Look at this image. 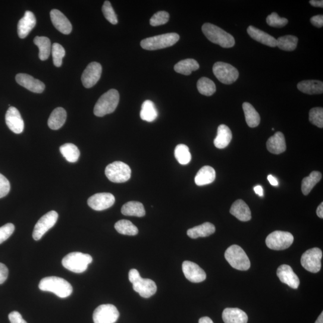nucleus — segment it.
Returning a JSON list of instances; mask_svg holds the SVG:
<instances>
[{
    "mask_svg": "<svg viewBox=\"0 0 323 323\" xmlns=\"http://www.w3.org/2000/svg\"><path fill=\"white\" fill-rule=\"evenodd\" d=\"M39 287L41 290L49 291L61 298L70 296L73 292V287L67 281L57 277L44 278L40 281Z\"/></svg>",
    "mask_w": 323,
    "mask_h": 323,
    "instance_id": "f257e3e1",
    "label": "nucleus"
},
{
    "mask_svg": "<svg viewBox=\"0 0 323 323\" xmlns=\"http://www.w3.org/2000/svg\"><path fill=\"white\" fill-rule=\"evenodd\" d=\"M199 65L198 62L193 59H184L174 66V70L178 73L189 76L193 71L198 70Z\"/></svg>",
    "mask_w": 323,
    "mask_h": 323,
    "instance_id": "2f4dec72",
    "label": "nucleus"
},
{
    "mask_svg": "<svg viewBox=\"0 0 323 323\" xmlns=\"http://www.w3.org/2000/svg\"><path fill=\"white\" fill-rule=\"evenodd\" d=\"M226 260L232 267L240 271H247L250 268L249 257L242 248L238 245L229 247L225 253Z\"/></svg>",
    "mask_w": 323,
    "mask_h": 323,
    "instance_id": "423d86ee",
    "label": "nucleus"
},
{
    "mask_svg": "<svg viewBox=\"0 0 323 323\" xmlns=\"http://www.w3.org/2000/svg\"><path fill=\"white\" fill-rule=\"evenodd\" d=\"M179 39L180 36L178 34L167 33L144 39L141 42L140 45L143 49L147 51H156L172 46Z\"/></svg>",
    "mask_w": 323,
    "mask_h": 323,
    "instance_id": "20e7f679",
    "label": "nucleus"
},
{
    "mask_svg": "<svg viewBox=\"0 0 323 323\" xmlns=\"http://www.w3.org/2000/svg\"><path fill=\"white\" fill-rule=\"evenodd\" d=\"M230 212L240 221L247 222L252 219L250 209L242 199H238L233 203L230 209Z\"/></svg>",
    "mask_w": 323,
    "mask_h": 323,
    "instance_id": "5701e85b",
    "label": "nucleus"
},
{
    "mask_svg": "<svg viewBox=\"0 0 323 323\" xmlns=\"http://www.w3.org/2000/svg\"><path fill=\"white\" fill-rule=\"evenodd\" d=\"M115 197L110 193H99L93 194L87 200V204L95 211H102L114 205Z\"/></svg>",
    "mask_w": 323,
    "mask_h": 323,
    "instance_id": "4468645a",
    "label": "nucleus"
},
{
    "mask_svg": "<svg viewBox=\"0 0 323 323\" xmlns=\"http://www.w3.org/2000/svg\"><path fill=\"white\" fill-rule=\"evenodd\" d=\"M34 43L39 49V58L42 61L47 60L52 50L51 40L46 37L37 36Z\"/></svg>",
    "mask_w": 323,
    "mask_h": 323,
    "instance_id": "72a5a7b5",
    "label": "nucleus"
},
{
    "mask_svg": "<svg viewBox=\"0 0 323 323\" xmlns=\"http://www.w3.org/2000/svg\"><path fill=\"white\" fill-rule=\"evenodd\" d=\"M268 180L272 185V186H278V181L275 177L272 175H269L268 176Z\"/></svg>",
    "mask_w": 323,
    "mask_h": 323,
    "instance_id": "6e6d98bb",
    "label": "nucleus"
},
{
    "mask_svg": "<svg viewBox=\"0 0 323 323\" xmlns=\"http://www.w3.org/2000/svg\"><path fill=\"white\" fill-rule=\"evenodd\" d=\"M310 5L313 7L321 8L323 7V1L322 0H311L309 2Z\"/></svg>",
    "mask_w": 323,
    "mask_h": 323,
    "instance_id": "5fc2aeb1",
    "label": "nucleus"
},
{
    "mask_svg": "<svg viewBox=\"0 0 323 323\" xmlns=\"http://www.w3.org/2000/svg\"><path fill=\"white\" fill-rule=\"evenodd\" d=\"M243 109L248 126L250 128H256L259 126L260 122V115L254 106L249 102H244L243 104Z\"/></svg>",
    "mask_w": 323,
    "mask_h": 323,
    "instance_id": "473e14b6",
    "label": "nucleus"
},
{
    "mask_svg": "<svg viewBox=\"0 0 323 323\" xmlns=\"http://www.w3.org/2000/svg\"><path fill=\"white\" fill-rule=\"evenodd\" d=\"M322 251L318 248H312L304 253L301 257V265L312 273H317L321 267Z\"/></svg>",
    "mask_w": 323,
    "mask_h": 323,
    "instance_id": "9d476101",
    "label": "nucleus"
},
{
    "mask_svg": "<svg viewBox=\"0 0 323 323\" xmlns=\"http://www.w3.org/2000/svg\"><path fill=\"white\" fill-rule=\"evenodd\" d=\"M309 120L312 125L319 128L323 127V109L321 107L313 108L309 111Z\"/></svg>",
    "mask_w": 323,
    "mask_h": 323,
    "instance_id": "37998d69",
    "label": "nucleus"
},
{
    "mask_svg": "<svg viewBox=\"0 0 323 323\" xmlns=\"http://www.w3.org/2000/svg\"><path fill=\"white\" fill-rule=\"evenodd\" d=\"M119 93L117 90L112 89L100 97L94 106L96 117H103L115 111L119 104Z\"/></svg>",
    "mask_w": 323,
    "mask_h": 323,
    "instance_id": "7ed1b4c3",
    "label": "nucleus"
},
{
    "mask_svg": "<svg viewBox=\"0 0 323 323\" xmlns=\"http://www.w3.org/2000/svg\"><path fill=\"white\" fill-rule=\"evenodd\" d=\"M105 174L108 179L114 183H125L130 179L131 169L125 163L116 161L106 166Z\"/></svg>",
    "mask_w": 323,
    "mask_h": 323,
    "instance_id": "0eeeda50",
    "label": "nucleus"
},
{
    "mask_svg": "<svg viewBox=\"0 0 323 323\" xmlns=\"http://www.w3.org/2000/svg\"><path fill=\"white\" fill-rule=\"evenodd\" d=\"M36 25V18L33 12L26 11L24 17L19 21L18 33L21 39H25Z\"/></svg>",
    "mask_w": 323,
    "mask_h": 323,
    "instance_id": "aec40b11",
    "label": "nucleus"
},
{
    "mask_svg": "<svg viewBox=\"0 0 323 323\" xmlns=\"http://www.w3.org/2000/svg\"><path fill=\"white\" fill-rule=\"evenodd\" d=\"M50 15H51L52 24L56 29L64 34L71 33L72 25L70 21L61 12L57 9H53Z\"/></svg>",
    "mask_w": 323,
    "mask_h": 323,
    "instance_id": "412c9836",
    "label": "nucleus"
},
{
    "mask_svg": "<svg viewBox=\"0 0 323 323\" xmlns=\"http://www.w3.org/2000/svg\"><path fill=\"white\" fill-rule=\"evenodd\" d=\"M102 66L96 62H91L87 66L81 76V81L86 88L95 86L101 77Z\"/></svg>",
    "mask_w": 323,
    "mask_h": 323,
    "instance_id": "ddd939ff",
    "label": "nucleus"
},
{
    "mask_svg": "<svg viewBox=\"0 0 323 323\" xmlns=\"http://www.w3.org/2000/svg\"><path fill=\"white\" fill-rule=\"evenodd\" d=\"M293 235L288 232L277 231L269 234L266 239V246L271 250H283L293 244Z\"/></svg>",
    "mask_w": 323,
    "mask_h": 323,
    "instance_id": "6e6552de",
    "label": "nucleus"
},
{
    "mask_svg": "<svg viewBox=\"0 0 323 323\" xmlns=\"http://www.w3.org/2000/svg\"><path fill=\"white\" fill-rule=\"evenodd\" d=\"M169 15L167 12L160 11L153 15L150 20V24L153 27L162 26L169 21Z\"/></svg>",
    "mask_w": 323,
    "mask_h": 323,
    "instance_id": "a18cd8bd",
    "label": "nucleus"
},
{
    "mask_svg": "<svg viewBox=\"0 0 323 323\" xmlns=\"http://www.w3.org/2000/svg\"><path fill=\"white\" fill-rule=\"evenodd\" d=\"M310 23L316 27L321 28L323 26V16L322 15L314 16L310 18Z\"/></svg>",
    "mask_w": 323,
    "mask_h": 323,
    "instance_id": "603ef678",
    "label": "nucleus"
},
{
    "mask_svg": "<svg viewBox=\"0 0 323 323\" xmlns=\"http://www.w3.org/2000/svg\"><path fill=\"white\" fill-rule=\"evenodd\" d=\"M277 275L282 283L288 285L294 289H297L299 287V279L289 265H282L279 266Z\"/></svg>",
    "mask_w": 323,
    "mask_h": 323,
    "instance_id": "a211bd4d",
    "label": "nucleus"
},
{
    "mask_svg": "<svg viewBox=\"0 0 323 323\" xmlns=\"http://www.w3.org/2000/svg\"><path fill=\"white\" fill-rule=\"evenodd\" d=\"M58 219V214L55 211H50L41 218L34 229L33 233L34 240H40L47 232L54 227Z\"/></svg>",
    "mask_w": 323,
    "mask_h": 323,
    "instance_id": "f8f14e48",
    "label": "nucleus"
},
{
    "mask_svg": "<svg viewBox=\"0 0 323 323\" xmlns=\"http://www.w3.org/2000/svg\"><path fill=\"white\" fill-rule=\"evenodd\" d=\"M67 119V112L62 107L53 111L48 119V126L51 130H58L63 126Z\"/></svg>",
    "mask_w": 323,
    "mask_h": 323,
    "instance_id": "c756f323",
    "label": "nucleus"
},
{
    "mask_svg": "<svg viewBox=\"0 0 323 323\" xmlns=\"http://www.w3.org/2000/svg\"><path fill=\"white\" fill-rule=\"evenodd\" d=\"M174 155L178 163L183 165L189 164L192 159L189 147L184 144H179L175 147Z\"/></svg>",
    "mask_w": 323,
    "mask_h": 323,
    "instance_id": "a19ab883",
    "label": "nucleus"
},
{
    "mask_svg": "<svg viewBox=\"0 0 323 323\" xmlns=\"http://www.w3.org/2000/svg\"><path fill=\"white\" fill-rule=\"evenodd\" d=\"M16 81L21 86L34 93H42L45 89V84L29 74L20 73L16 76Z\"/></svg>",
    "mask_w": 323,
    "mask_h": 323,
    "instance_id": "f3484780",
    "label": "nucleus"
},
{
    "mask_svg": "<svg viewBox=\"0 0 323 323\" xmlns=\"http://www.w3.org/2000/svg\"><path fill=\"white\" fill-rule=\"evenodd\" d=\"M216 228L211 223L206 222L197 227L190 229L187 232L188 236L192 239H196L199 237H206L214 234Z\"/></svg>",
    "mask_w": 323,
    "mask_h": 323,
    "instance_id": "cd10ccee",
    "label": "nucleus"
},
{
    "mask_svg": "<svg viewBox=\"0 0 323 323\" xmlns=\"http://www.w3.org/2000/svg\"><path fill=\"white\" fill-rule=\"evenodd\" d=\"M102 11L106 20L112 24L116 25L118 23V17L113 8L111 2L105 1L102 6Z\"/></svg>",
    "mask_w": 323,
    "mask_h": 323,
    "instance_id": "c03bdc74",
    "label": "nucleus"
},
{
    "mask_svg": "<svg viewBox=\"0 0 323 323\" xmlns=\"http://www.w3.org/2000/svg\"><path fill=\"white\" fill-rule=\"evenodd\" d=\"M15 228V226L12 224H7L0 228V244L5 242L13 234Z\"/></svg>",
    "mask_w": 323,
    "mask_h": 323,
    "instance_id": "de8ad7c7",
    "label": "nucleus"
},
{
    "mask_svg": "<svg viewBox=\"0 0 323 323\" xmlns=\"http://www.w3.org/2000/svg\"><path fill=\"white\" fill-rule=\"evenodd\" d=\"M122 214L127 216H136V217L142 218L146 214L143 203L137 201L128 202L122 207Z\"/></svg>",
    "mask_w": 323,
    "mask_h": 323,
    "instance_id": "7c9ffc66",
    "label": "nucleus"
},
{
    "mask_svg": "<svg viewBox=\"0 0 323 323\" xmlns=\"http://www.w3.org/2000/svg\"><path fill=\"white\" fill-rule=\"evenodd\" d=\"M297 88L300 92L309 95L321 94L323 92V83L318 80H304L298 83Z\"/></svg>",
    "mask_w": 323,
    "mask_h": 323,
    "instance_id": "c85d7f7f",
    "label": "nucleus"
},
{
    "mask_svg": "<svg viewBox=\"0 0 323 323\" xmlns=\"http://www.w3.org/2000/svg\"><path fill=\"white\" fill-rule=\"evenodd\" d=\"M288 22L286 18L279 17V15L275 12H273L266 18V23L269 26L275 28L283 27L286 26Z\"/></svg>",
    "mask_w": 323,
    "mask_h": 323,
    "instance_id": "49530a36",
    "label": "nucleus"
},
{
    "mask_svg": "<svg viewBox=\"0 0 323 323\" xmlns=\"http://www.w3.org/2000/svg\"><path fill=\"white\" fill-rule=\"evenodd\" d=\"M233 139L230 128L227 125H221L218 127V134L214 140V146L218 149L226 148L230 144Z\"/></svg>",
    "mask_w": 323,
    "mask_h": 323,
    "instance_id": "a878e982",
    "label": "nucleus"
},
{
    "mask_svg": "<svg viewBox=\"0 0 323 323\" xmlns=\"http://www.w3.org/2000/svg\"><path fill=\"white\" fill-rule=\"evenodd\" d=\"M298 43V39L294 36H285L277 40V46L284 51H293L295 50Z\"/></svg>",
    "mask_w": 323,
    "mask_h": 323,
    "instance_id": "ea45409f",
    "label": "nucleus"
},
{
    "mask_svg": "<svg viewBox=\"0 0 323 323\" xmlns=\"http://www.w3.org/2000/svg\"><path fill=\"white\" fill-rule=\"evenodd\" d=\"M9 270L5 265L0 263V284H3L7 280Z\"/></svg>",
    "mask_w": 323,
    "mask_h": 323,
    "instance_id": "3c124183",
    "label": "nucleus"
},
{
    "mask_svg": "<svg viewBox=\"0 0 323 323\" xmlns=\"http://www.w3.org/2000/svg\"><path fill=\"white\" fill-rule=\"evenodd\" d=\"M62 156L69 162H76L79 159L80 153L77 147L72 143H66L59 148Z\"/></svg>",
    "mask_w": 323,
    "mask_h": 323,
    "instance_id": "e433bc0d",
    "label": "nucleus"
},
{
    "mask_svg": "<svg viewBox=\"0 0 323 323\" xmlns=\"http://www.w3.org/2000/svg\"><path fill=\"white\" fill-rule=\"evenodd\" d=\"M213 73L221 83L231 84L239 77V72L233 65L223 62H218L213 65Z\"/></svg>",
    "mask_w": 323,
    "mask_h": 323,
    "instance_id": "1a4fd4ad",
    "label": "nucleus"
},
{
    "mask_svg": "<svg viewBox=\"0 0 323 323\" xmlns=\"http://www.w3.org/2000/svg\"><path fill=\"white\" fill-rule=\"evenodd\" d=\"M119 317V310L112 304H104L97 307L93 313L94 323H115Z\"/></svg>",
    "mask_w": 323,
    "mask_h": 323,
    "instance_id": "9b49d317",
    "label": "nucleus"
},
{
    "mask_svg": "<svg viewBox=\"0 0 323 323\" xmlns=\"http://www.w3.org/2000/svg\"><path fill=\"white\" fill-rule=\"evenodd\" d=\"M115 230L119 234L134 236L139 233V230L133 223L127 220L118 221L115 225Z\"/></svg>",
    "mask_w": 323,
    "mask_h": 323,
    "instance_id": "58836bf2",
    "label": "nucleus"
},
{
    "mask_svg": "<svg viewBox=\"0 0 323 323\" xmlns=\"http://www.w3.org/2000/svg\"><path fill=\"white\" fill-rule=\"evenodd\" d=\"M322 175L318 171H313L308 177L304 178L302 181V192L304 195H308L316 184L321 180Z\"/></svg>",
    "mask_w": 323,
    "mask_h": 323,
    "instance_id": "c9c22d12",
    "label": "nucleus"
},
{
    "mask_svg": "<svg viewBox=\"0 0 323 323\" xmlns=\"http://www.w3.org/2000/svg\"><path fill=\"white\" fill-rule=\"evenodd\" d=\"M247 33L253 39L263 45L272 47V48L277 46V39L258 28L250 26L247 28Z\"/></svg>",
    "mask_w": 323,
    "mask_h": 323,
    "instance_id": "b1692460",
    "label": "nucleus"
},
{
    "mask_svg": "<svg viewBox=\"0 0 323 323\" xmlns=\"http://www.w3.org/2000/svg\"><path fill=\"white\" fill-rule=\"evenodd\" d=\"M216 179V171L214 169L210 166H204L199 169L194 178L197 186H202L211 184Z\"/></svg>",
    "mask_w": 323,
    "mask_h": 323,
    "instance_id": "bb28decb",
    "label": "nucleus"
},
{
    "mask_svg": "<svg viewBox=\"0 0 323 323\" xmlns=\"http://www.w3.org/2000/svg\"><path fill=\"white\" fill-rule=\"evenodd\" d=\"M266 147L268 151L272 154L279 155L284 153L286 150V143L284 134L277 132L274 136L269 138Z\"/></svg>",
    "mask_w": 323,
    "mask_h": 323,
    "instance_id": "4be33fe9",
    "label": "nucleus"
},
{
    "mask_svg": "<svg viewBox=\"0 0 323 323\" xmlns=\"http://www.w3.org/2000/svg\"><path fill=\"white\" fill-rule=\"evenodd\" d=\"M141 277L140 273L136 269H132L129 272V280L132 284Z\"/></svg>",
    "mask_w": 323,
    "mask_h": 323,
    "instance_id": "864d4df0",
    "label": "nucleus"
},
{
    "mask_svg": "<svg viewBox=\"0 0 323 323\" xmlns=\"http://www.w3.org/2000/svg\"><path fill=\"white\" fill-rule=\"evenodd\" d=\"M52 53L53 64L57 67H60L62 64V59L65 55V51L63 47L59 43H54L52 46Z\"/></svg>",
    "mask_w": 323,
    "mask_h": 323,
    "instance_id": "79ce46f5",
    "label": "nucleus"
},
{
    "mask_svg": "<svg viewBox=\"0 0 323 323\" xmlns=\"http://www.w3.org/2000/svg\"><path fill=\"white\" fill-rule=\"evenodd\" d=\"M92 256L80 252L69 253L62 260V264L68 270L74 273H82L86 271L92 262Z\"/></svg>",
    "mask_w": 323,
    "mask_h": 323,
    "instance_id": "39448f33",
    "label": "nucleus"
},
{
    "mask_svg": "<svg viewBox=\"0 0 323 323\" xmlns=\"http://www.w3.org/2000/svg\"><path fill=\"white\" fill-rule=\"evenodd\" d=\"M202 31L210 42L217 44L222 48H231L235 45L234 37L215 25L209 23L203 24Z\"/></svg>",
    "mask_w": 323,
    "mask_h": 323,
    "instance_id": "f03ea898",
    "label": "nucleus"
},
{
    "mask_svg": "<svg viewBox=\"0 0 323 323\" xmlns=\"http://www.w3.org/2000/svg\"><path fill=\"white\" fill-rule=\"evenodd\" d=\"M197 88L200 94L208 96L212 95L216 91V86L214 81L206 77L200 78L197 81Z\"/></svg>",
    "mask_w": 323,
    "mask_h": 323,
    "instance_id": "4c0bfd02",
    "label": "nucleus"
},
{
    "mask_svg": "<svg viewBox=\"0 0 323 323\" xmlns=\"http://www.w3.org/2000/svg\"><path fill=\"white\" fill-rule=\"evenodd\" d=\"M316 214L318 216L319 218H323V203L321 202V204L318 206L317 209H316Z\"/></svg>",
    "mask_w": 323,
    "mask_h": 323,
    "instance_id": "13d9d810",
    "label": "nucleus"
},
{
    "mask_svg": "<svg viewBox=\"0 0 323 323\" xmlns=\"http://www.w3.org/2000/svg\"><path fill=\"white\" fill-rule=\"evenodd\" d=\"M9 319L11 323H27L23 318L21 313L17 311H14L9 313Z\"/></svg>",
    "mask_w": 323,
    "mask_h": 323,
    "instance_id": "8fccbe9b",
    "label": "nucleus"
},
{
    "mask_svg": "<svg viewBox=\"0 0 323 323\" xmlns=\"http://www.w3.org/2000/svg\"><path fill=\"white\" fill-rule=\"evenodd\" d=\"M222 318L225 323H247V313L239 308H228L224 309Z\"/></svg>",
    "mask_w": 323,
    "mask_h": 323,
    "instance_id": "393cba45",
    "label": "nucleus"
},
{
    "mask_svg": "<svg viewBox=\"0 0 323 323\" xmlns=\"http://www.w3.org/2000/svg\"><path fill=\"white\" fill-rule=\"evenodd\" d=\"M133 289L141 296L144 298H149L156 293V284L150 279H144L140 277L133 283Z\"/></svg>",
    "mask_w": 323,
    "mask_h": 323,
    "instance_id": "6ab92c4d",
    "label": "nucleus"
},
{
    "mask_svg": "<svg viewBox=\"0 0 323 323\" xmlns=\"http://www.w3.org/2000/svg\"><path fill=\"white\" fill-rule=\"evenodd\" d=\"M315 323H323V312L321 313V314L319 315L317 319H316Z\"/></svg>",
    "mask_w": 323,
    "mask_h": 323,
    "instance_id": "052dcab7",
    "label": "nucleus"
},
{
    "mask_svg": "<svg viewBox=\"0 0 323 323\" xmlns=\"http://www.w3.org/2000/svg\"><path fill=\"white\" fill-rule=\"evenodd\" d=\"M199 323H214L212 321V319L208 316H203V317L200 318L199 320Z\"/></svg>",
    "mask_w": 323,
    "mask_h": 323,
    "instance_id": "bf43d9fd",
    "label": "nucleus"
},
{
    "mask_svg": "<svg viewBox=\"0 0 323 323\" xmlns=\"http://www.w3.org/2000/svg\"><path fill=\"white\" fill-rule=\"evenodd\" d=\"M158 113L155 103L150 100H146L143 103L140 112V118L143 121L152 122L158 118Z\"/></svg>",
    "mask_w": 323,
    "mask_h": 323,
    "instance_id": "f704fd0d",
    "label": "nucleus"
},
{
    "mask_svg": "<svg viewBox=\"0 0 323 323\" xmlns=\"http://www.w3.org/2000/svg\"><path fill=\"white\" fill-rule=\"evenodd\" d=\"M11 190L10 182L4 175L0 174V198L7 196Z\"/></svg>",
    "mask_w": 323,
    "mask_h": 323,
    "instance_id": "09e8293b",
    "label": "nucleus"
},
{
    "mask_svg": "<svg viewBox=\"0 0 323 323\" xmlns=\"http://www.w3.org/2000/svg\"><path fill=\"white\" fill-rule=\"evenodd\" d=\"M6 122L9 129L15 134L23 133L24 122L20 112L14 106H11L6 115Z\"/></svg>",
    "mask_w": 323,
    "mask_h": 323,
    "instance_id": "dca6fc26",
    "label": "nucleus"
},
{
    "mask_svg": "<svg viewBox=\"0 0 323 323\" xmlns=\"http://www.w3.org/2000/svg\"><path fill=\"white\" fill-rule=\"evenodd\" d=\"M254 190H255V193L259 196H263V187L261 186H260V185H258V186L254 187Z\"/></svg>",
    "mask_w": 323,
    "mask_h": 323,
    "instance_id": "4d7b16f0",
    "label": "nucleus"
},
{
    "mask_svg": "<svg viewBox=\"0 0 323 323\" xmlns=\"http://www.w3.org/2000/svg\"><path fill=\"white\" fill-rule=\"evenodd\" d=\"M182 270L188 280L192 283H201L205 280L206 273L195 263L184 261L182 264Z\"/></svg>",
    "mask_w": 323,
    "mask_h": 323,
    "instance_id": "2eb2a0df",
    "label": "nucleus"
}]
</instances>
